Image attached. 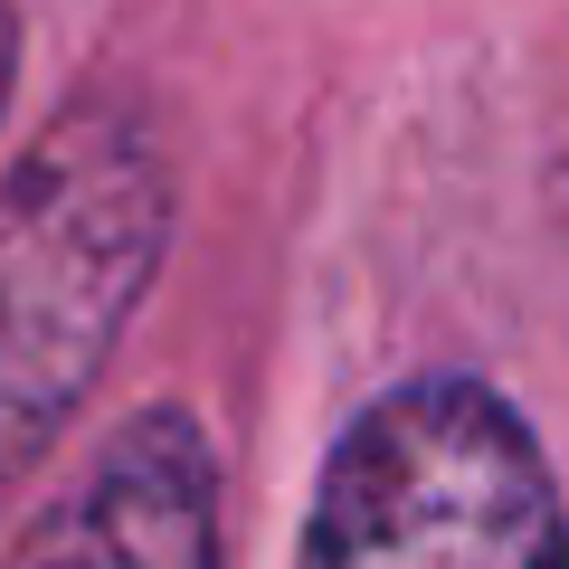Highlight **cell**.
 <instances>
[{
  "mask_svg": "<svg viewBox=\"0 0 569 569\" xmlns=\"http://www.w3.org/2000/svg\"><path fill=\"white\" fill-rule=\"evenodd\" d=\"M171 247V162L142 104L77 96L0 181V493L48 466Z\"/></svg>",
  "mask_w": 569,
  "mask_h": 569,
  "instance_id": "cell-1",
  "label": "cell"
},
{
  "mask_svg": "<svg viewBox=\"0 0 569 569\" xmlns=\"http://www.w3.org/2000/svg\"><path fill=\"white\" fill-rule=\"evenodd\" d=\"M295 569H569V512L522 408L437 370L342 427Z\"/></svg>",
  "mask_w": 569,
  "mask_h": 569,
  "instance_id": "cell-2",
  "label": "cell"
},
{
  "mask_svg": "<svg viewBox=\"0 0 569 569\" xmlns=\"http://www.w3.org/2000/svg\"><path fill=\"white\" fill-rule=\"evenodd\" d=\"M0 569H219V466L190 408H133Z\"/></svg>",
  "mask_w": 569,
  "mask_h": 569,
  "instance_id": "cell-3",
  "label": "cell"
},
{
  "mask_svg": "<svg viewBox=\"0 0 569 569\" xmlns=\"http://www.w3.org/2000/svg\"><path fill=\"white\" fill-rule=\"evenodd\" d=\"M10 86H20V10L0 0V114H10Z\"/></svg>",
  "mask_w": 569,
  "mask_h": 569,
  "instance_id": "cell-4",
  "label": "cell"
}]
</instances>
